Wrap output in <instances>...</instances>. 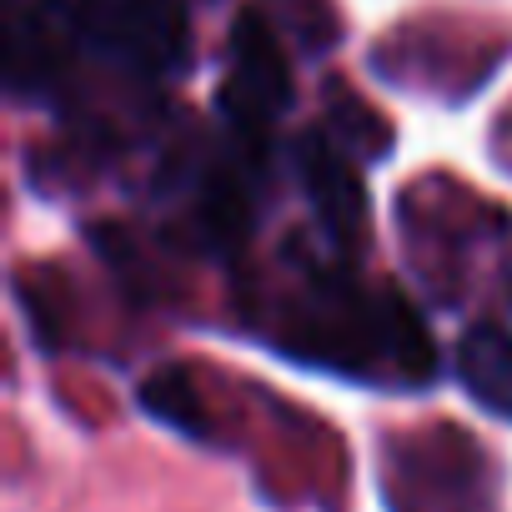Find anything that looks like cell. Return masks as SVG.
Returning a JSON list of instances; mask_svg holds the SVG:
<instances>
[{"mask_svg":"<svg viewBox=\"0 0 512 512\" xmlns=\"http://www.w3.org/2000/svg\"><path fill=\"white\" fill-rule=\"evenodd\" d=\"M457 377L462 387L497 417L512 422V332L507 327H472L457 347Z\"/></svg>","mask_w":512,"mask_h":512,"instance_id":"obj_4","label":"cell"},{"mask_svg":"<svg viewBox=\"0 0 512 512\" xmlns=\"http://www.w3.org/2000/svg\"><path fill=\"white\" fill-rule=\"evenodd\" d=\"M292 101V71H287V51L282 36L267 26L262 11H246L231 31V81H226V106L262 126L272 121L282 106Z\"/></svg>","mask_w":512,"mask_h":512,"instance_id":"obj_2","label":"cell"},{"mask_svg":"<svg viewBox=\"0 0 512 512\" xmlns=\"http://www.w3.org/2000/svg\"><path fill=\"white\" fill-rule=\"evenodd\" d=\"M66 16L81 36L146 76H171L186 66L191 31L181 0H66Z\"/></svg>","mask_w":512,"mask_h":512,"instance_id":"obj_1","label":"cell"},{"mask_svg":"<svg viewBox=\"0 0 512 512\" xmlns=\"http://www.w3.org/2000/svg\"><path fill=\"white\" fill-rule=\"evenodd\" d=\"M297 166H302V181H307V196L317 206V216L327 221V231L337 241H352L367 221V201H362V181L357 171L332 151V141L322 136H302L297 146Z\"/></svg>","mask_w":512,"mask_h":512,"instance_id":"obj_3","label":"cell"},{"mask_svg":"<svg viewBox=\"0 0 512 512\" xmlns=\"http://www.w3.org/2000/svg\"><path fill=\"white\" fill-rule=\"evenodd\" d=\"M141 402H146L156 417H166L171 427L191 432V437L206 432V422H201V412H196V397H191V387L181 382V372H161V377H151L146 392H141Z\"/></svg>","mask_w":512,"mask_h":512,"instance_id":"obj_5","label":"cell"}]
</instances>
